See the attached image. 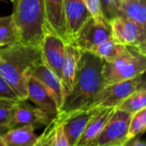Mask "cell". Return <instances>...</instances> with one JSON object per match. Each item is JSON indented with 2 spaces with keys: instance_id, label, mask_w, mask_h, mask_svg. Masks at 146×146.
<instances>
[{
  "instance_id": "6da1fadb",
  "label": "cell",
  "mask_w": 146,
  "mask_h": 146,
  "mask_svg": "<svg viewBox=\"0 0 146 146\" xmlns=\"http://www.w3.org/2000/svg\"><path fill=\"white\" fill-rule=\"evenodd\" d=\"M104 61L92 52L81 51L71 92L66 96L59 113L88 110L98 92L104 87Z\"/></svg>"
},
{
  "instance_id": "7a4b0ae2",
  "label": "cell",
  "mask_w": 146,
  "mask_h": 146,
  "mask_svg": "<svg viewBox=\"0 0 146 146\" xmlns=\"http://www.w3.org/2000/svg\"><path fill=\"white\" fill-rule=\"evenodd\" d=\"M43 63L41 48L15 42L0 47V74L20 100H27V87L33 72Z\"/></svg>"
},
{
  "instance_id": "3957f363",
  "label": "cell",
  "mask_w": 146,
  "mask_h": 146,
  "mask_svg": "<svg viewBox=\"0 0 146 146\" xmlns=\"http://www.w3.org/2000/svg\"><path fill=\"white\" fill-rule=\"evenodd\" d=\"M13 3L18 42L40 47L47 31L44 0H14Z\"/></svg>"
},
{
  "instance_id": "277c9868",
  "label": "cell",
  "mask_w": 146,
  "mask_h": 146,
  "mask_svg": "<svg viewBox=\"0 0 146 146\" xmlns=\"http://www.w3.org/2000/svg\"><path fill=\"white\" fill-rule=\"evenodd\" d=\"M146 56L129 47L128 51L111 62H104L103 77L104 84L110 85L131 80L145 74Z\"/></svg>"
},
{
  "instance_id": "5b68a950",
  "label": "cell",
  "mask_w": 146,
  "mask_h": 146,
  "mask_svg": "<svg viewBox=\"0 0 146 146\" xmlns=\"http://www.w3.org/2000/svg\"><path fill=\"white\" fill-rule=\"evenodd\" d=\"M145 84L144 74H142L131 80L106 85L98 92L89 109H116L122 101Z\"/></svg>"
},
{
  "instance_id": "8992f818",
  "label": "cell",
  "mask_w": 146,
  "mask_h": 146,
  "mask_svg": "<svg viewBox=\"0 0 146 146\" xmlns=\"http://www.w3.org/2000/svg\"><path fill=\"white\" fill-rule=\"evenodd\" d=\"M111 36L110 22L104 16H91L80 28L72 44L81 51L92 52Z\"/></svg>"
},
{
  "instance_id": "52a82bcc",
  "label": "cell",
  "mask_w": 146,
  "mask_h": 146,
  "mask_svg": "<svg viewBox=\"0 0 146 146\" xmlns=\"http://www.w3.org/2000/svg\"><path fill=\"white\" fill-rule=\"evenodd\" d=\"M112 37L120 44L146 56V29L122 16L110 21Z\"/></svg>"
},
{
  "instance_id": "ba28073f",
  "label": "cell",
  "mask_w": 146,
  "mask_h": 146,
  "mask_svg": "<svg viewBox=\"0 0 146 146\" xmlns=\"http://www.w3.org/2000/svg\"><path fill=\"white\" fill-rule=\"evenodd\" d=\"M132 115L116 110L101 133L90 146H125L129 141L127 132Z\"/></svg>"
},
{
  "instance_id": "9c48e42d",
  "label": "cell",
  "mask_w": 146,
  "mask_h": 146,
  "mask_svg": "<svg viewBox=\"0 0 146 146\" xmlns=\"http://www.w3.org/2000/svg\"><path fill=\"white\" fill-rule=\"evenodd\" d=\"M66 42L54 33L47 30L41 43L43 63L61 80L62 69L66 54Z\"/></svg>"
},
{
  "instance_id": "30bf717a",
  "label": "cell",
  "mask_w": 146,
  "mask_h": 146,
  "mask_svg": "<svg viewBox=\"0 0 146 146\" xmlns=\"http://www.w3.org/2000/svg\"><path fill=\"white\" fill-rule=\"evenodd\" d=\"M50 121L38 108L31 105L27 100L17 101L12 110L9 128V130L31 127L34 130L46 126Z\"/></svg>"
},
{
  "instance_id": "8fae6325",
  "label": "cell",
  "mask_w": 146,
  "mask_h": 146,
  "mask_svg": "<svg viewBox=\"0 0 146 146\" xmlns=\"http://www.w3.org/2000/svg\"><path fill=\"white\" fill-rule=\"evenodd\" d=\"M63 13L68 43H73L83 25L92 16L83 0H64Z\"/></svg>"
},
{
  "instance_id": "7c38bea8",
  "label": "cell",
  "mask_w": 146,
  "mask_h": 146,
  "mask_svg": "<svg viewBox=\"0 0 146 146\" xmlns=\"http://www.w3.org/2000/svg\"><path fill=\"white\" fill-rule=\"evenodd\" d=\"M27 100H30L36 108L40 110L48 117L50 121L53 120L57 115L59 109L55 100L44 87L33 76L27 83Z\"/></svg>"
},
{
  "instance_id": "4fadbf2b",
  "label": "cell",
  "mask_w": 146,
  "mask_h": 146,
  "mask_svg": "<svg viewBox=\"0 0 146 146\" xmlns=\"http://www.w3.org/2000/svg\"><path fill=\"white\" fill-rule=\"evenodd\" d=\"M94 110H84L63 115V131L69 146H75L81 137Z\"/></svg>"
},
{
  "instance_id": "5bb4252c",
  "label": "cell",
  "mask_w": 146,
  "mask_h": 146,
  "mask_svg": "<svg viewBox=\"0 0 146 146\" xmlns=\"http://www.w3.org/2000/svg\"><path fill=\"white\" fill-rule=\"evenodd\" d=\"M115 110V109L114 108L94 110L92 117L75 146L91 145L101 133L103 128L112 116Z\"/></svg>"
},
{
  "instance_id": "9a60e30c",
  "label": "cell",
  "mask_w": 146,
  "mask_h": 146,
  "mask_svg": "<svg viewBox=\"0 0 146 146\" xmlns=\"http://www.w3.org/2000/svg\"><path fill=\"white\" fill-rule=\"evenodd\" d=\"M32 76L44 87L48 93L55 100L60 110L65 99V93L61 80L44 63H41L35 68Z\"/></svg>"
},
{
  "instance_id": "2e32d148",
  "label": "cell",
  "mask_w": 146,
  "mask_h": 146,
  "mask_svg": "<svg viewBox=\"0 0 146 146\" xmlns=\"http://www.w3.org/2000/svg\"><path fill=\"white\" fill-rule=\"evenodd\" d=\"M64 0H44L47 30L68 43L63 13Z\"/></svg>"
},
{
  "instance_id": "e0dca14e",
  "label": "cell",
  "mask_w": 146,
  "mask_h": 146,
  "mask_svg": "<svg viewBox=\"0 0 146 146\" xmlns=\"http://www.w3.org/2000/svg\"><path fill=\"white\" fill-rule=\"evenodd\" d=\"M62 122L63 115L58 112L57 115L45 126L43 133L38 136L35 146H69Z\"/></svg>"
},
{
  "instance_id": "ac0fdd59",
  "label": "cell",
  "mask_w": 146,
  "mask_h": 146,
  "mask_svg": "<svg viewBox=\"0 0 146 146\" xmlns=\"http://www.w3.org/2000/svg\"><path fill=\"white\" fill-rule=\"evenodd\" d=\"M80 52L81 50L74 44L71 43L66 44V54L61 74V83L65 93V98L72 90Z\"/></svg>"
},
{
  "instance_id": "d6986e66",
  "label": "cell",
  "mask_w": 146,
  "mask_h": 146,
  "mask_svg": "<svg viewBox=\"0 0 146 146\" xmlns=\"http://www.w3.org/2000/svg\"><path fill=\"white\" fill-rule=\"evenodd\" d=\"M119 15L146 29V0H121Z\"/></svg>"
},
{
  "instance_id": "ffe728a7",
  "label": "cell",
  "mask_w": 146,
  "mask_h": 146,
  "mask_svg": "<svg viewBox=\"0 0 146 146\" xmlns=\"http://www.w3.org/2000/svg\"><path fill=\"white\" fill-rule=\"evenodd\" d=\"M38 135L31 127L9 130L1 139L5 146H35Z\"/></svg>"
},
{
  "instance_id": "44dd1931",
  "label": "cell",
  "mask_w": 146,
  "mask_h": 146,
  "mask_svg": "<svg viewBox=\"0 0 146 146\" xmlns=\"http://www.w3.org/2000/svg\"><path fill=\"white\" fill-rule=\"evenodd\" d=\"M129 47L118 43L112 36L99 44L93 51L96 56L105 62H111L126 54Z\"/></svg>"
},
{
  "instance_id": "7402d4cb",
  "label": "cell",
  "mask_w": 146,
  "mask_h": 146,
  "mask_svg": "<svg viewBox=\"0 0 146 146\" xmlns=\"http://www.w3.org/2000/svg\"><path fill=\"white\" fill-rule=\"evenodd\" d=\"M143 109H146L145 84L129 95L116 108V110L127 112L130 115H133Z\"/></svg>"
},
{
  "instance_id": "603a6c76",
  "label": "cell",
  "mask_w": 146,
  "mask_h": 146,
  "mask_svg": "<svg viewBox=\"0 0 146 146\" xmlns=\"http://www.w3.org/2000/svg\"><path fill=\"white\" fill-rule=\"evenodd\" d=\"M17 41L18 38L12 15L0 16V47L9 45Z\"/></svg>"
},
{
  "instance_id": "cb8c5ba5",
  "label": "cell",
  "mask_w": 146,
  "mask_h": 146,
  "mask_svg": "<svg viewBox=\"0 0 146 146\" xmlns=\"http://www.w3.org/2000/svg\"><path fill=\"white\" fill-rule=\"evenodd\" d=\"M146 128V109H143L135 114L132 115L128 132H127V139L131 140L134 138H137L139 135L145 133Z\"/></svg>"
},
{
  "instance_id": "d4e9b609",
  "label": "cell",
  "mask_w": 146,
  "mask_h": 146,
  "mask_svg": "<svg viewBox=\"0 0 146 146\" xmlns=\"http://www.w3.org/2000/svg\"><path fill=\"white\" fill-rule=\"evenodd\" d=\"M17 101L0 98V139L9 131V124L11 112Z\"/></svg>"
},
{
  "instance_id": "484cf974",
  "label": "cell",
  "mask_w": 146,
  "mask_h": 146,
  "mask_svg": "<svg viewBox=\"0 0 146 146\" xmlns=\"http://www.w3.org/2000/svg\"><path fill=\"white\" fill-rule=\"evenodd\" d=\"M104 17L110 22L119 16L121 0H99Z\"/></svg>"
},
{
  "instance_id": "4316f807",
  "label": "cell",
  "mask_w": 146,
  "mask_h": 146,
  "mask_svg": "<svg viewBox=\"0 0 146 146\" xmlns=\"http://www.w3.org/2000/svg\"><path fill=\"white\" fill-rule=\"evenodd\" d=\"M0 98L9 99L12 101H19V98L9 86L6 80L0 74Z\"/></svg>"
},
{
  "instance_id": "83f0119b",
  "label": "cell",
  "mask_w": 146,
  "mask_h": 146,
  "mask_svg": "<svg viewBox=\"0 0 146 146\" xmlns=\"http://www.w3.org/2000/svg\"><path fill=\"white\" fill-rule=\"evenodd\" d=\"M87 10L92 17H102V9L99 0H83Z\"/></svg>"
},
{
  "instance_id": "f1b7e54d",
  "label": "cell",
  "mask_w": 146,
  "mask_h": 146,
  "mask_svg": "<svg viewBox=\"0 0 146 146\" xmlns=\"http://www.w3.org/2000/svg\"><path fill=\"white\" fill-rule=\"evenodd\" d=\"M125 146H146L145 141L138 139V138H134L131 140H129Z\"/></svg>"
},
{
  "instance_id": "f546056e",
  "label": "cell",
  "mask_w": 146,
  "mask_h": 146,
  "mask_svg": "<svg viewBox=\"0 0 146 146\" xmlns=\"http://www.w3.org/2000/svg\"><path fill=\"white\" fill-rule=\"evenodd\" d=\"M0 146H5V145L3 144V140L0 139Z\"/></svg>"
},
{
  "instance_id": "4dcf8cb0",
  "label": "cell",
  "mask_w": 146,
  "mask_h": 146,
  "mask_svg": "<svg viewBox=\"0 0 146 146\" xmlns=\"http://www.w3.org/2000/svg\"><path fill=\"white\" fill-rule=\"evenodd\" d=\"M10 1H11V2H14V0H10Z\"/></svg>"
},
{
  "instance_id": "1f68e13d",
  "label": "cell",
  "mask_w": 146,
  "mask_h": 146,
  "mask_svg": "<svg viewBox=\"0 0 146 146\" xmlns=\"http://www.w3.org/2000/svg\"><path fill=\"white\" fill-rule=\"evenodd\" d=\"M0 1H1V0H0Z\"/></svg>"
}]
</instances>
